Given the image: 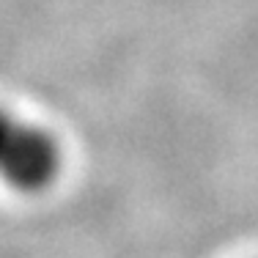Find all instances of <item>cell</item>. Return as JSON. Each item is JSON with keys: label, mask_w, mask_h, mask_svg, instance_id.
Returning <instances> with one entry per match:
<instances>
[{"label": "cell", "mask_w": 258, "mask_h": 258, "mask_svg": "<svg viewBox=\"0 0 258 258\" xmlns=\"http://www.w3.org/2000/svg\"><path fill=\"white\" fill-rule=\"evenodd\" d=\"M60 173V146L44 126L0 110V181L17 192H41Z\"/></svg>", "instance_id": "6da1fadb"}]
</instances>
